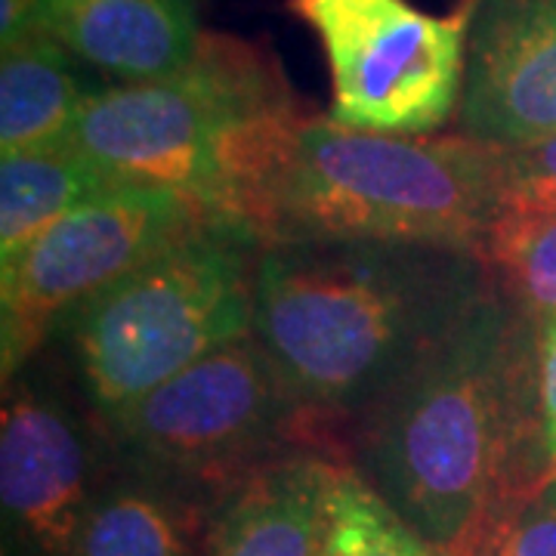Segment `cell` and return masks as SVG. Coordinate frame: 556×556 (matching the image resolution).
Segmentation results:
<instances>
[{"label":"cell","mask_w":556,"mask_h":556,"mask_svg":"<svg viewBox=\"0 0 556 556\" xmlns=\"http://www.w3.org/2000/svg\"><path fill=\"white\" fill-rule=\"evenodd\" d=\"M464 556H556V479L495 507Z\"/></svg>","instance_id":"cell-19"},{"label":"cell","mask_w":556,"mask_h":556,"mask_svg":"<svg viewBox=\"0 0 556 556\" xmlns=\"http://www.w3.org/2000/svg\"><path fill=\"white\" fill-rule=\"evenodd\" d=\"M318 556H455L402 519L350 464L340 467L328 497Z\"/></svg>","instance_id":"cell-16"},{"label":"cell","mask_w":556,"mask_h":556,"mask_svg":"<svg viewBox=\"0 0 556 556\" xmlns=\"http://www.w3.org/2000/svg\"><path fill=\"white\" fill-rule=\"evenodd\" d=\"M535 338V321L495 285L346 430V464L448 554H467L495 507L544 485Z\"/></svg>","instance_id":"cell-1"},{"label":"cell","mask_w":556,"mask_h":556,"mask_svg":"<svg viewBox=\"0 0 556 556\" xmlns=\"http://www.w3.org/2000/svg\"><path fill=\"white\" fill-rule=\"evenodd\" d=\"M214 504L112 452L80 529L78 556H204Z\"/></svg>","instance_id":"cell-13"},{"label":"cell","mask_w":556,"mask_h":556,"mask_svg":"<svg viewBox=\"0 0 556 556\" xmlns=\"http://www.w3.org/2000/svg\"><path fill=\"white\" fill-rule=\"evenodd\" d=\"M457 134L522 146L556 134V0H470Z\"/></svg>","instance_id":"cell-10"},{"label":"cell","mask_w":556,"mask_h":556,"mask_svg":"<svg viewBox=\"0 0 556 556\" xmlns=\"http://www.w3.org/2000/svg\"><path fill=\"white\" fill-rule=\"evenodd\" d=\"M288 10L313 28L325 53L334 124L430 137L457 118L470 0L445 16L408 0H288Z\"/></svg>","instance_id":"cell-7"},{"label":"cell","mask_w":556,"mask_h":556,"mask_svg":"<svg viewBox=\"0 0 556 556\" xmlns=\"http://www.w3.org/2000/svg\"><path fill=\"white\" fill-rule=\"evenodd\" d=\"M497 291L532 321L556 316V214L501 226L485 244Z\"/></svg>","instance_id":"cell-17"},{"label":"cell","mask_w":556,"mask_h":556,"mask_svg":"<svg viewBox=\"0 0 556 556\" xmlns=\"http://www.w3.org/2000/svg\"><path fill=\"white\" fill-rule=\"evenodd\" d=\"M109 460L102 420L53 365L35 358L3 380V556H78L80 529Z\"/></svg>","instance_id":"cell-9"},{"label":"cell","mask_w":556,"mask_h":556,"mask_svg":"<svg viewBox=\"0 0 556 556\" xmlns=\"http://www.w3.org/2000/svg\"><path fill=\"white\" fill-rule=\"evenodd\" d=\"M495 288L477 251L387 239L266 241L251 334L291 393L346 430Z\"/></svg>","instance_id":"cell-2"},{"label":"cell","mask_w":556,"mask_h":556,"mask_svg":"<svg viewBox=\"0 0 556 556\" xmlns=\"http://www.w3.org/2000/svg\"><path fill=\"white\" fill-rule=\"evenodd\" d=\"M497 146L393 137L306 118L273 195L266 241L387 239L477 251L497 223Z\"/></svg>","instance_id":"cell-4"},{"label":"cell","mask_w":556,"mask_h":556,"mask_svg":"<svg viewBox=\"0 0 556 556\" xmlns=\"http://www.w3.org/2000/svg\"><path fill=\"white\" fill-rule=\"evenodd\" d=\"M0 53V155L72 146L80 109L105 84L43 31Z\"/></svg>","instance_id":"cell-14"},{"label":"cell","mask_w":556,"mask_h":556,"mask_svg":"<svg viewBox=\"0 0 556 556\" xmlns=\"http://www.w3.org/2000/svg\"><path fill=\"white\" fill-rule=\"evenodd\" d=\"M260 251L251 229L211 219L78 306L47 350L65 358L62 375L87 408L109 420L251 334Z\"/></svg>","instance_id":"cell-5"},{"label":"cell","mask_w":556,"mask_h":556,"mask_svg":"<svg viewBox=\"0 0 556 556\" xmlns=\"http://www.w3.org/2000/svg\"><path fill=\"white\" fill-rule=\"evenodd\" d=\"M121 182L78 149L16 152L0 159V269L20 260L80 201Z\"/></svg>","instance_id":"cell-15"},{"label":"cell","mask_w":556,"mask_h":556,"mask_svg":"<svg viewBox=\"0 0 556 556\" xmlns=\"http://www.w3.org/2000/svg\"><path fill=\"white\" fill-rule=\"evenodd\" d=\"M306 118L263 47L204 31L174 75L100 87L80 109L72 149L112 177L177 189L263 241Z\"/></svg>","instance_id":"cell-3"},{"label":"cell","mask_w":556,"mask_h":556,"mask_svg":"<svg viewBox=\"0 0 556 556\" xmlns=\"http://www.w3.org/2000/svg\"><path fill=\"white\" fill-rule=\"evenodd\" d=\"M102 427L118 460L214 501L298 448L346 460L343 437L291 393L254 334L223 343Z\"/></svg>","instance_id":"cell-6"},{"label":"cell","mask_w":556,"mask_h":556,"mask_svg":"<svg viewBox=\"0 0 556 556\" xmlns=\"http://www.w3.org/2000/svg\"><path fill=\"white\" fill-rule=\"evenodd\" d=\"M497 167H501V201H497L495 229L554 217L556 134L522 146H497Z\"/></svg>","instance_id":"cell-18"},{"label":"cell","mask_w":556,"mask_h":556,"mask_svg":"<svg viewBox=\"0 0 556 556\" xmlns=\"http://www.w3.org/2000/svg\"><path fill=\"white\" fill-rule=\"evenodd\" d=\"M31 7L35 31L109 84L174 75L204 35L192 0H31Z\"/></svg>","instance_id":"cell-11"},{"label":"cell","mask_w":556,"mask_h":556,"mask_svg":"<svg viewBox=\"0 0 556 556\" xmlns=\"http://www.w3.org/2000/svg\"><path fill=\"white\" fill-rule=\"evenodd\" d=\"M343 464L325 448H298L263 464L217 497L204 556H318Z\"/></svg>","instance_id":"cell-12"},{"label":"cell","mask_w":556,"mask_h":556,"mask_svg":"<svg viewBox=\"0 0 556 556\" xmlns=\"http://www.w3.org/2000/svg\"><path fill=\"white\" fill-rule=\"evenodd\" d=\"M211 219L177 189L134 179L72 207L0 269L3 380L31 365L78 306Z\"/></svg>","instance_id":"cell-8"},{"label":"cell","mask_w":556,"mask_h":556,"mask_svg":"<svg viewBox=\"0 0 556 556\" xmlns=\"http://www.w3.org/2000/svg\"><path fill=\"white\" fill-rule=\"evenodd\" d=\"M538 460L544 482L556 479V316L538 321L535 338Z\"/></svg>","instance_id":"cell-20"}]
</instances>
